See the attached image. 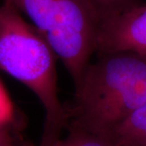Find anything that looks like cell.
<instances>
[{"mask_svg":"<svg viewBox=\"0 0 146 146\" xmlns=\"http://www.w3.org/2000/svg\"><path fill=\"white\" fill-rule=\"evenodd\" d=\"M146 102V56L131 51L98 54L75 85L70 128L107 136Z\"/></svg>","mask_w":146,"mask_h":146,"instance_id":"1","label":"cell"},{"mask_svg":"<svg viewBox=\"0 0 146 146\" xmlns=\"http://www.w3.org/2000/svg\"><path fill=\"white\" fill-rule=\"evenodd\" d=\"M56 56L46 39L17 11L0 5V69L36 95L45 111L42 139L59 140L68 113L58 98Z\"/></svg>","mask_w":146,"mask_h":146,"instance_id":"2","label":"cell"},{"mask_svg":"<svg viewBox=\"0 0 146 146\" xmlns=\"http://www.w3.org/2000/svg\"><path fill=\"white\" fill-rule=\"evenodd\" d=\"M99 24V16L83 1L59 0L55 16L43 36L63 63L74 86L96 52Z\"/></svg>","mask_w":146,"mask_h":146,"instance_id":"3","label":"cell"},{"mask_svg":"<svg viewBox=\"0 0 146 146\" xmlns=\"http://www.w3.org/2000/svg\"><path fill=\"white\" fill-rule=\"evenodd\" d=\"M116 51L146 56V4L137 3L100 21L95 53Z\"/></svg>","mask_w":146,"mask_h":146,"instance_id":"4","label":"cell"},{"mask_svg":"<svg viewBox=\"0 0 146 146\" xmlns=\"http://www.w3.org/2000/svg\"><path fill=\"white\" fill-rule=\"evenodd\" d=\"M107 137L115 146H145L146 102L115 127Z\"/></svg>","mask_w":146,"mask_h":146,"instance_id":"5","label":"cell"},{"mask_svg":"<svg viewBox=\"0 0 146 146\" xmlns=\"http://www.w3.org/2000/svg\"><path fill=\"white\" fill-rule=\"evenodd\" d=\"M20 14L29 19L33 28L42 36L55 16L59 0H5Z\"/></svg>","mask_w":146,"mask_h":146,"instance_id":"6","label":"cell"},{"mask_svg":"<svg viewBox=\"0 0 146 146\" xmlns=\"http://www.w3.org/2000/svg\"><path fill=\"white\" fill-rule=\"evenodd\" d=\"M55 146H115L107 136L70 128L67 137L60 138Z\"/></svg>","mask_w":146,"mask_h":146,"instance_id":"7","label":"cell"},{"mask_svg":"<svg viewBox=\"0 0 146 146\" xmlns=\"http://www.w3.org/2000/svg\"><path fill=\"white\" fill-rule=\"evenodd\" d=\"M99 16L100 21L107 16L119 12L139 3L138 0H81Z\"/></svg>","mask_w":146,"mask_h":146,"instance_id":"8","label":"cell"},{"mask_svg":"<svg viewBox=\"0 0 146 146\" xmlns=\"http://www.w3.org/2000/svg\"><path fill=\"white\" fill-rule=\"evenodd\" d=\"M13 119V106L6 89L0 81V125L8 127Z\"/></svg>","mask_w":146,"mask_h":146,"instance_id":"9","label":"cell"},{"mask_svg":"<svg viewBox=\"0 0 146 146\" xmlns=\"http://www.w3.org/2000/svg\"><path fill=\"white\" fill-rule=\"evenodd\" d=\"M0 146H18L11 137L7 127L0 125Z\"/></svg>","mask_w":146,"mask_h":146,"instance_id":"10","label":"cell"},{"mask_svg":"<svg viewBox=\"0 0 146 146\" xmlns=\"http://www.w3.org/2000/svg\"><path fill=\"white\" fill-rule=\"evenodd\" d=\"M58 141H54V140H45V139H42L41 143L38 146H55L56 142Z\"/></svg>","mask_w":146,"mask_h":146,"instance_id":"11","label":"cell"},{"mask_svg":"<svg viewBox=\"0 0 146 146\" xmlns=\"http://www.w3.org/2000/svg\"><path fill=\"white\" fill-rule=\"evenodd\" d=\"M145 146H146V145H145Z\"/></svg>","mask_w":146,"mask_h":146,"instance_id":"12","label":"cell"}]
</instances>
